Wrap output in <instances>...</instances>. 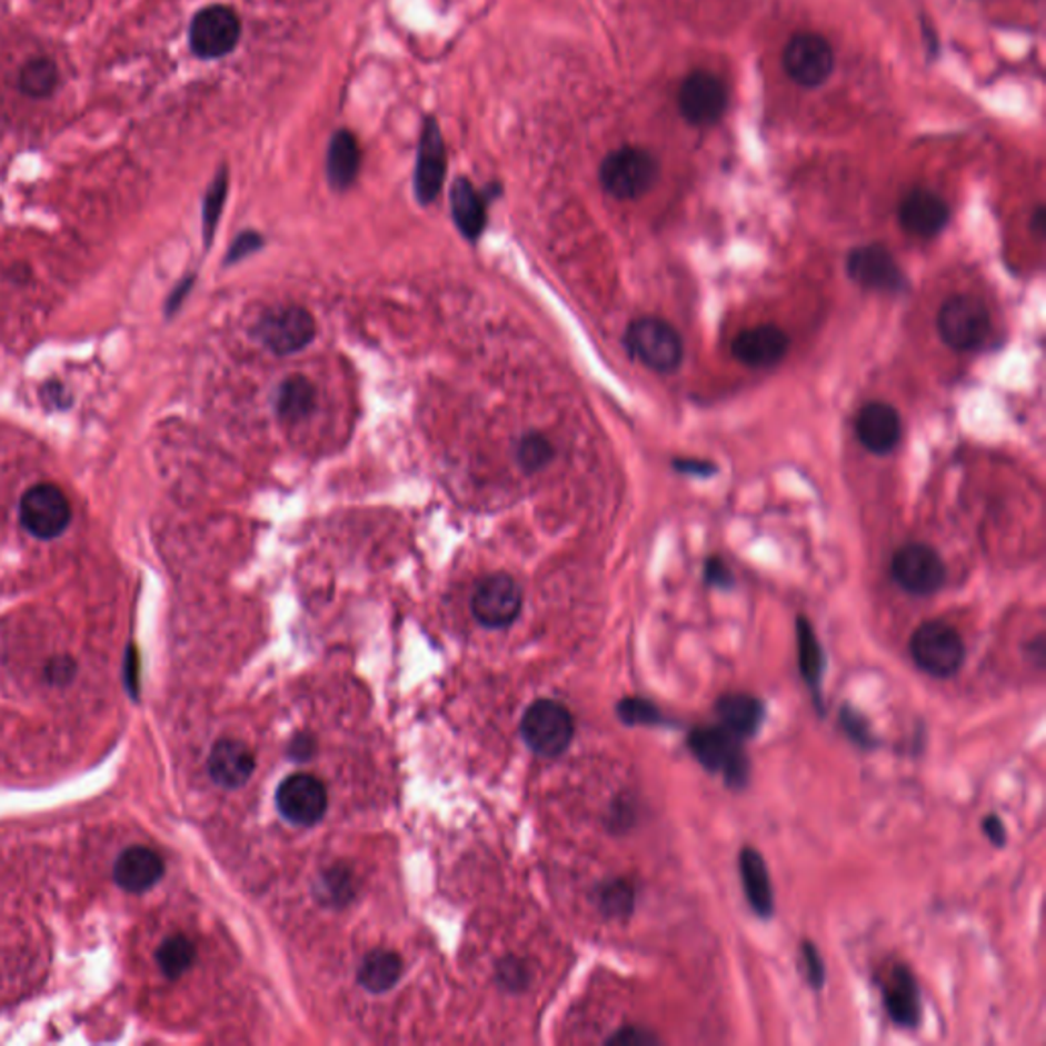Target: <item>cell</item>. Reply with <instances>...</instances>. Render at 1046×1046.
<instances>
[{"label": "cell", "mask_w": 1046, "mask_h": 1046, "mask_svg": "<svg viewBox=\"0 0 1046 1046\" xmlns=\"http://www.w3.org/2000/svg\"><path fill=\"white\" fill-rule=\"evenodd\" d=\"M619 721L628 726H668V718L652 701L642 697H626L618 704Z\"/></svg>", "instance_id": "33"}, {"label": "cell", "mask_w": 1046, "mask_h": 1046, "mask_svg": "<svg viewBox=\"0 0 1046 1046\" xmlns=\"http://www.w3.org/2000/svg\"><path fill=\"white\" fill-rule=\"evenodd\" d=\"M56 84H58V68L48 58H38V60L27 62L26 68L19 74V87L33 99L50 97Z\"/></svg>", "instance_id": "31"}, {"label": "cell", "mask_w": 1046, "mask_h": 1046, "mask_svg": "<svg viewBox=\"0 0 1046 1046\" xmlns=\"http://www.w3.org/2000/svg\"><path fill=\"white\" fill-rule=\"evenodd\" d=\"M21 524L39 540H53L68 530L72 519V507L60 487L51 482H39L27 489L19 504Z\"/></svg>", "instance_id": "7"}, {"label": "cell", "mask_w": 1046, "mask_h": 1046, "mask_svg": "<svg viewBox=\"0 0 1046 1046\" xmlns=\"http://www.w3.org/2000/svg\"><path fill=\"white\" fill-rule=\"evenodd\" d=\"M799 957H801V969H804V975H806L807 985L811 989L819 992L824 984H826V965H824V958H821V953L818 950V946L809 940H804L799 945Z\"/></svg>", "instance_id": "37"}, {"label": "cell", "mask_w": 1046, "mask_h": 1046, "mask_svg": "<svg viewBox=\"0 0 1046 1046\" xmlns=\"http://www.w3.org/2000/svg\"><path fill=\"white\" fill-rule=\"evenodd\" d=\"M857 436L870 455H891L901 440V417L889 404H867L857 417Z\"/></svg>", "instance_id": "19"}, {"label": "cell", "mask_w": 1046, "mask_h": 1046, "mask_svg": "<svg viewBox=\"0 0 1046 1046\" xmlns=\"http://www.w3.org/2000/svg\"><path fill=\"white\" fill-rule=\"evenodd\" d=\"M891 577L914 597H930L946 582V567L940 555L926 544H906L894 555Z\"/></svg>", "instance_id": "9"}, {"label": "cell", "mask_w": 1046, "mask_h": 1046, "mask_svg": "<svg viewBox=\"0 0 1046 1046\" xmlns=\"http://www.w3.org/2000/svg\"><path fill=\"white\" fill-rule=\"evenodd\" d=\"M226 197H228V175L226 170L215 178L211 189L207 192V199H205V213H202V219H205V240L207 243L213 238L215 228H217V221H219V215L223 211V202H226Z\"/></svg>", "instance_id": "35"}, {"label": "cell", "mask_w": 1046, "mask_h": 1046, "mask_svg": "<svg viewBox=\"0 0 1046 1046\" xmlns=\"http://www.w3.org/2000/svg\"><path fill=\"white\" fill-rule=\"evenodd\" d=\"M207 767H209L211 779L217 785L226 789H238L252 779L256 758L246 744L223 738L215 744L207 760Z\"/></svg>", "instance_id": "22"}, {"label": "cell", "mask_w": 1046, "mask_h": 1046, "mask_svg": "<svg viewBox=\"0 0 1046 1046\" xmlns=\"http://www.w3.org/2000/svg\"><path fill=\"white\" fill-rule=\"evenodd\" d=\"M607 1045L616 1046H652L660 1045L658 1036L646 1028H640V1026H626V1028H619L618 1033L614 1036L607 1038Z\"/></svg>", "instance_id": "38"}, {"label": "cell", "mask_w": 1046, "mask_h": 1046, "mask_svg": "<svg viewBox=\"0 0 1046 1046\" xmlns=\"http://www.w3.org/2000/svg\"><path fill=\"white\" fill-rule=\"evenodd\" d=\"M599 908L609 918H628L636 906L634 885L624 879H614L601 885L597 895Z\"/></svg>", "instance_id": "32"}, {"label": "cell", "mask_w": 1046, "mask_h": 1046, "mask_svg": "<svg viewBox=\"0 0 1046 1046\" xmlns=\"http://www.w3.org/2000/svg\"><path fill=\"white\" fill-rule=\"evenodd\" d=\"M401 958L391 950H372L365 958L362 967L358 970V982L370 994H385L397 985L401 977Z\"/></svg>", "instance_id": "28"}, {"label": "cell", "mask_w": 1046, "mask_h": 1046, "mask_svg": "<svg viewBox=\"0 0 1046 1046\" xmlns=\"http://www.w3.org/2000/svg\"><path fill=\"white\" fill-rule=\"evenodd\" d=\"M277 807L295 826H316L328 811L326 785L313 775H290L278 785Z\"/></svg>", "instance_id": "12"}, {"label": "cell", "mask_w": 1046, "mask_h": 1046, "mask_svg": "<svg viewBox=\"0 0 1046 1046\" xmlns=\"http://www.w3.org/2000/svg\"><path fill=\"white\" fill-rule=\"evenodd\" d=\"M521 611V589L516 580L504 572H495L480 580L472 595V614L487 628H507Z\"/></svg>", "instance_id": "13"}, {"label": "cell", "mask_w": 1046, "mask_h": 1046, "mask_svg": "<svg viewBox=\"0 0 1046 1046\" xmlns=\"http://www.w3.org/2000/svg\"><path fill=\"white\" fill-rule=\"evenodd\" d=\"M789 350V338L777 326L744 329L731 341V353L748 368H770L781 362Z\"/></svg>", "instance_id": "18"}, {"label": "cell", "mask_w": 1046, "mask_h": 1046, "mask_svg": "<svg viewBox=\"0 0 1046 1046\" xmlns=\"http://www.w3.org/2000/svg\"><path fill=\"white\" fill-rule=\"evenodd\" d=\"M316 319L297 305L277 307L268 311L256 326V338L277 356L297 353L316 340Z\"/></svg>", "instance_id": "8"}, {"label": "cell", "mask_w": 1046, "mask_h": 1046, "mask_svg": "<svg viewBox=\"0 0 1046 1046\" xmlns=\"http://www.w3.org/2000/svg\"><path fill=\"white\" fill-rule=\"evenodd\" d=\"M783 68L797 84L819 87L833 74V46L818 33H799L783 51Z\"/></svg>", "instance_id": "11"}, {"label": "cell", "mask_w": 1046, "mask_h": 1046, "mask_svg": "<svg viewBox=\"0 0 1046 1046\" xmlns=\"http://www.w3.org/2000/svg\"><path fill=\"white\" fill-rule=\"evenodd\" d=\"M982 830H984L985 836H987V840H989L992 845L997 846V848H1002V846L1008 843L1006 824H1004L1002 818L996 816V814H989V816H985V818L982 819Z\"/></svg>", "instance_id": "42"}, {"label": "cell", "mask_w": 1046, "mask_h": 1046, "mask_svg": "<svg viewBox=\"0 0 1046 1046\" xmlns=\"http://www.w3.org/2000/svg\"><path fill=\"white\" fill-rule=\"evenodd\" d=\"M628 352L646 368L668 375L683 362L685 346L679 331L660 317H640L626 331Z\"/></svg>", "instance_id": "3"}, {"label": "cell", "mask_w": 1046, "mask_h": 1046, "mask_svg": "<svg viewBox=\"0 0 1046 1046\" xmlns=\"http://www.w3.org/2000/svg\"><path fill=\"white\" fill-rule=\"evenodd\" d=\"M656 178L658 165L655 156L631 146L609 153L599 168L601 187L618 201L640 199L655 187Z\"/></svg>", "instance_id": "4"}, {"label": "cell", "mask_w": 1046, "mask_h": 1046, "mask_svg": "<svg viewBox=\"0 0 1046 1046\" xmlns=\"http://www.w3.org/2000/svg\"><path fill=\"white\" fill-rule=\"evenodd\" d=\"M675 468L677 470H683V472H694V475H699V477H706V475H714L716 472V467L714 465H707V462H701V460H675Z\"/></svg>", "instance_id": "43"}, {"label": "cell", "mask_w": 1046, "mask_h": 1046, "mask_svg": "<svg viewBox=\"0 0 1046 1046\" xmlns=\"http://www.w3.org/2000/svg\"><path fill=\"white\" fill-rule=\"evenodd\" d=\"M846 275L863 289L897 292L904 289V272L891 252L879 246H860L846 258Z\"/></svg>", "instance_id": "14"}, {"label": "cell", "mask_w": 1046, "mask_h": 1046, "mask_svg": "<svg viewBox=\"0 0 1046 1046\" xmlns=\"http://www.w3.org/2000/svg\"><path fill=\"white\" fill-rule=\"evenodd\" d=\"M450 205H452V217H455L456 228L470 241H477L487 223V213H485V201L477 189L470 185L467 178H458L452 185L450 192Z\"/></svg>", "instance_id": "27"}, {"label": "cell", "mask_w": 1046, "mask_h": 1046, "mask_svg": "<svg viewBox=\"0 0 1046 1046\" xmlns=\"http://www.w3.org/2000/svg\"><path fill=\"white\" fill-rule=\"evenodd\" d=\"M165 875V860L148 846H129L114 860L113 879L129 894L152 889Z\"/></svg>", "instance_id": "21"}, {"label": "cell", "mask_w": 1046, "mask_h": 1046, "mask_svg": "<svg viewBox=\"0 0 1046 1046\" xmlns=\"http://www.w3.org/2000/svg\"><path fill=\"white\" fill-rule=\"evenodd\" d=\"M965 652L963 636L943 619L924 621L909 638L911 660L934 679L955 677L965 663Z\"/></svg>", "instance_id": "2"}, {"label": "cell", "mask_w": 1046, "mask_h": 1046, "mask_svg": "<svg viewBox=\"0 0 1046 1046\" xmlns=\"http://www.w3.org/2000/svg\"><path fill=\"white\" fill-rule=\"evenodd\" d=\"M743 743L724 726H697L687 736L695 760L709 773L721 775L726 785L738 791L750 783L753 773Z\"/></svg>", "instance_id": "1"}, {"label": "cell", "mask_w": 1046, "mask_h": 1046, "mask_svg": "<svg viewBox=\"0 0 1046 1046\" xmlns=\"http://www.w3.org/2000/svg\"><path fill=\"white\" fill-rule=\"evenodd\" d=\"M552 455L555 452H552L550 441L546 440L544 436H538V434L526 436L519 444V462H521V467L528 468V470H538V468L546 467Z\"/></svg>", "instance_id": "36"}, {"label": "cell", "mask_w": 1046, "mask_h": 1046, "mask_svg": "<svg viewBox=\"0 0 1046 1046\" xmlns=\"http://www.w3.org/2000/svg\"><path fill=\"white\" fill-rule=\"evenodd\" d=\"M948 217V205L933 190H911L899 205V223L916 238H934L946 228Z\"/></svg>", "instance_id": "20"}, {"label": "cell", "mask_w": 1046, "mask_h": 1046, "mask_svg": "<svg viewBox=\"0 0 1046 1046\" xmlns=\"http://www.w3.org/2000/svg\"><path fill=\"white\" fill-rule=\"evenodd\" d=\"M521 736L536 755L560 757L572 743L575 719L567 707L552 699H540L524 714Z\"/></svg>", "instance_id": "6"}, {"label": "cell", "mask_w": 1046, "mask_h": 1046, "mask_svg": "<svg viewBox=\"0 0 1046 1046\" xmlns=\"http://www.w3.org/2000/svg\"><path fill=\"white\" fill-rule=\"evenodd\" d=\"M795 644H797V667L799 675L811 691L814 704L824 714V699H821V681L826 670V656L821 650L814 626L806 616H799L795 621Z\"/></svg>", "instance_id": "25"}, {"label": "cell", "mask_w": 1046, "mask_h": 1046, "mask_svg": "<svg viewBox=\"0 0 1046 1046\" xmlns=\"http://www.w3.org/2000/svg\"><path fill=\"white\" fill-rule=\"evenodd\" d=\"M840 728L845 731L848 740H853L865 750L879 746V738L875 736V731L870 728L869 719L865 718L855 707L845 706L840 709Z\"/></svg>", "instance_id": "34"}, {"label": "cell", "mask_w": 1046, "mask_h": 1046, "mask_svg": "<svg viewBox=\"0 0 1046 1046\" xmlns=\"http://www.w3.org/2000/svg\"><path fill=\"white\" fill-rule=\"evenodd\" d=\"M704 579L709 587L716 589H730L734 587V575L730 567L721 558H707L704 567Z\"/></svg>", "instance_id": "39"}, {"label": "cell", "mask_w": 1046, "mask_h": 1046, "mask_svg": "<svg viewBox=\"0 0 1046 1046\" xmlns=\"http://www.w3.org/2000/svg\"><path fill=\"white\" fill-rule=\"evenodd\" d=\"M126 668L127 687H129V691L136 694L138 691V652H136V648H129Z\"/></svg>", "instance_id": "44"}, {"label": "cell", "mask_w": 1046, "mask_h": 1046, "mask_svg": "<svg viewBox=\"0 0 1046 1046\" xmlns=\"http://www.w3.org/2000/svg\"><path fill=\"white\" fill-rule=\"evenodd\" d=\"M262 238L253 231H248V233H241L238 240L233 241L231 250H229L228 262H240L241 258L250 256V253L256 252L262 248Z\"/></svg>", "instance_id": "41"}, {"label": "cell", "mask_w": 1046, "mask_h": 1046, "mask_svg": "<svg viewBox=\"0 0 1046 1046\" xmlns=\"http://www.w3.org/2000/svg\"><path fill=\"white\" fill-rule=\"evenodd\" d=\"M77 675V663L70 656H56L51 658L46 668V677L53 685H68Z\"/></svg>", "instance_id": "40"}, {"label": "cell", "mask_w": 1046, "mask_h": 1046, "mask_svg": "<svg viewBox=\"0 0 1046 1046\" xmlns=\"http://www.w3.org/2000/svg\"><path fill=\"white\" fill-rule=\"evenodd\" d=\"M728 90L718 77L709 72H694L685 78L679 90L681 113L694 126H711L726 111Z\"/></svg>", "instance_id": "15"}, {"label": "cell", "mask_w": 1046, "mask_h": 1046, "mask_svg": "<svg viewBox=\"0 0 1046 1046\" xmlns=\"http://www.w3.org/2000/svg\"><path fill=\"white\" fill-rule=\"evenodd\" d=\"M360 162L362 153L358 139L348 129H340L329 141L328 178L331 187L338 190L350 189L358 177Z\"/></svg>", "instance_id": "26"}, {"label": "cell", "mask_w": 1046, "mask_h": 1046, "mask_svg": "<svg viewBox=\"0 0 1046 1046\" xmlns=\"http://www.w3.org/2000/svg\"><path fill=\"white\" fill-rule=\"evenodd\" d=\"M316 407V387L305 377H290L280 385L277 397L278 416L290 424L303 419Z\"/></svg>", "instance_id": "29"}, {"label": "cell", "mask_w": 1046, "mask_h": 1046, "mask_svg": "<svg viewBox=\"0 0 1046 1046\" xmlns=\"http://www.w3.org/2000/svg\"><path fill=\"white\" fill-rule=\"evenodd\" d=\"M446 178V148L440 127L429 117L421 131L416 166V197L421 205L438 199Z\"/></svg>", "instance_id": "16"}, {"label": "cell", "mask_w": 1046, "mask_h": 1046, "mask_svg": "<svg viewBox=\"0 0 1046 1046\" xmlns=\"http://www.w3.org/2000/svg\"><path fill=\"white\" fill-rule=\"evenodd\" d=\"M992 329V317L982 299L955 295L946 299L938 313V333L948 348L969 352L979 348Z\"/></svg>", "instance_id": "5"}, {"label": "cell", "mask_w": 1046, "mask_h": 1046, "mask_svg": "<svg viewBox=\"0 0 1046 1046\" xmlns=\"http://www.w3.org/2000/svg\"><path fill=\"white\" fill-rule=\"evenodd\" d=\"M883 1006L894 1024L916 1030L922 1024V994L916 975L908 965H895L883 984Z\"/></svg>", "instance_id": "17"}, {"label": "cell", "mask_w": 1046, "mask_h": 1046, "mask_svg": "<svg viewBox=\"0 0 1046 1046\" xmlns=\"http://www.w3.org/2000/svg\"><path fill=\"white\" fill-rule=\"evenodd\" d=\"M738 869L743 879L744 895L750 909L763 920H770L775 914V891L770 883L767 860L753 846H744L738 857Z\"/></svg>", "instance_id": "23"}, {"label": "cell", "mask_w": 1046, "mask_h": 1046, "mask_svg": "<svg viewBox=\"0 0 1046 1046\" xmlns=\"http://www.w3.org/2000/svg\"><path fill=\"white\" fill-rule=\"evenodd\" d=\"M719 726L731 731L736 738H755L767 719V706L763 699L750 694H724L716 701Z\"/></svg>", "instance_id": "24"}, {"label": "cell", "mask_w": 1046, "mask_h": 1046, "mask_svg": "<svg viewBox=\"0 0 1046 1046\" xmlns=\"http://www.w3.org/2000/svg\"><path fill=\"white\" fill-rule=\"evenodd\" d=\"M240 36V17L221 4L202 9L190 23V48L202 60L228 56L238 46Z\"/></svg>", "instance_id": "10"}, {"label": "cell", "mask_w": 1046, "mask_h": 1046, "mask_svg": "<svg viewBox=\"0 0 1046 1046\" xmlns=\"http://www.w3.org/2000/svg\"><path fill=\"white\" fill-rule=\"evenodd\" d=\"M197 957V948L190 943L187 936L175 934L166 938L165 943L158 948V965L168 979H178L192 967Z\"/></svg>", "instance_id": "30"}]
</instances>
